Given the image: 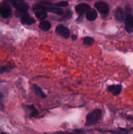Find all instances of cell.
Listing matches in <instances>:
<instances>
[{
  "label": "cell",
  "mask_w": 133,
  "mask_h": 134,
  "mask_svg": "<svg viewBox=\"0 0 133 134\" xmlns=\"http://www.w3.org/2000/svg\"><path fill=\"white\" fill-rule=\"evenodd\" d=\"M47 16L48 15H47L46 11H44V10H40V11H37L35 13V16L40 20L45 19Z\"/></svg>",
  "instance_id": "cell-17"
},
{
  "label": "cell",
  "mask_w": 133,
  "mask_h": 134,
  "mask_svg": "<svg viewBox=\"0 0 133 134\" xmlns=\"http://www.w3.org/2000/svg\"><path fill=\"white\" fill-rule=\"evenodd\" d=\"M108 90L114 96H117L121 93V90H122V86L121 85H110V86H108Z\"/></svg>",
  "instance_id": "cell-10"
},
{
  "label": "cell",
  "mask_w": 133,
  "mask_h": 134,
  "mask_svg": "<svg viewBox=\"0 0 133 134\" xmlns=\"http://www.w3.org/2000/svg\"><path fill=\"white\" fill-rule=\"evenodd\" d=\"M91 9L90 6L87 4L86 3H80L77 5L75 7V10L77 13V14L80 16H82L85 13H87V10H89Z\"/></svg>",
  "instance_id": "cell-8"
},
{
  "label": "cell",
  "mask_w": 133,
  "mask_h": 134,
  "mask_svg": "<svg viewBox=\"0 0 133 134\" xmlns=\"http://www.w3.org/2000/svg\"><path fill=\"white\" fill-rule=\"evenodd\" d=\"M7 1H10V2H13V1H22L23 0H5Z\"/></svg>",
  "instance_id": "cell-25"
},
{
  "label": "cell",
  "mask_w": 133,
  "mask_h": 134,
  "mask_svg": "<svg viewBox=\"0 0 133 134\" xmlns=\"http://www.w3.org/2000/svg\"><path fill=\"white\" fill-rule=\"evenodd\" d=\"M125 14H126L125 20V30L128 33H132L133 32V17L132 16L131 10L129 5L126 7Z\"/></svg>",
  "instance_id": "cell-3"
},
{
  "label": "cell",
  "mask_w": 133,
  "mask_h": 134,
  "mask_svg": "<svg viewBox=\"0 0 133 134\" xmlns=\"http://www.w3.org/2000/svg\"><path fill=\"white\" fill-rule=\"evenodd\" d=\"M86 18L89 21H93L97 17V13L95 9H90L89 10H87L86 14Z\"/></svg>",
  "instance_id": "cell-12"
},
{
  "label": "cell",
  "mask_w": 133,
  "mask_h": 134,
  "mask_svg": "<svg viewBox=\"0 0 133 134\" xmlns=\"http://www.w3.org/2000/svg\"><path fill=\"white\" fill-rule=\"evenodd\" d=\"M12 4L19 13H22V14L27 13L29 9V5L26 3L22 2V1H15L12 2Z\"/></svg>",
  "instance_id": "cell-6"
},
{
  "label": "cell",
  "mask_w": 133,
  "mask_h": 134,
  "mask_svg": "<svg viewBox=\"0 0 133 134\" xmlns=\"http://www.w3.org/2000/svg\"><path fill=\"white\" fill-rule=\"evenodd\" d=\"M95 43V39L91 37H86L83 39V44L86 45H92Z\"/></svg>",
  "instance_id": "cell-18"
},
{
  "label": "cell",
  "mask_w": 133,
  "mask_h": 134,
  "mask_svg": "<svg viewBox=\"0 0 133 134\" xmlns=\"http://www.w3.org/2000/svg\"><path fill=\"white\" fill-rule=\"evenodd\" d=\"M0 82H1V81H0Z\"/></svg>",
  "instance_id": "cell-26"
},
{
  "label": "cell",
  "mask_w": 133,
  "mask_h": 134,
  "mask_svg": "<svg viewBox=\"0 0 133 134\" xmlns=\"http://www.w3.org/2000/svg\"><path fill=\"white\" fill-rule=\"evenodd\" d=\"M68 5L69 3L67 1H60V2L56 3L53 5L56 7H66L68 6Z\"/></svg>",
  "instance_id": "cell-20"
},
{
  "label": "cell",
  "mask_w": 133,
  "mask_h": 134,
  "mask_svg": "<svg viewBox=\"0 0 133 134\" xmlns=\"http://www.w3.org/2000/svg\"><path fill=\"white\" fill-rule=\"evenodd\" d=\"M33 10L40 11V10H44L46 12H52L55 14H59V15H63V10L59 8L55 7H47L45 5H35L33 6Z\"/></svg>",
  "instance_id": "cell-2"
},
{
  "label": "cell",
  "mask_w": 133,
  "mask_h": 134,
  "mask_svg": "<svg viewBox=\"0 0 133 134\" xmlns=\"http://www.w3.org/2000/svg\"><path fill=\"white\" fill-rule=\"evenodd\" d=\"M51 27V24L49 21H43L39 24V28L43 31H48Z\"/></svg>",
  "instance_id": "cell-15"
},
{
  "label": "cell",
  "mask_w": 133,
  "mask_h": 134,
  "mask_svg": "<svg viewBox=\"0 0 133 134\" xmlns=\"http://www.w3.org/2000/svg\"><path fill=\"white\" fill-rule=\"evenodd\" d=\"M72 16V13L71 12V10H67L66 12H65V14H63L62 18H60L59 20H68L69 18H70Z\"/></svg>",
  "instance_id": "cell-19"
},
{
  "label": "cell",
  "mask_w": 133,
  "mask_h": 134,
  "mask_svg": "<svg viewBox=\"0 0 133 134\" xmlns=\"http://www.w3.org/2000/svg\"><path fill=\"white\" fill-rule=\"evenodd\" d=\"M3 96L2 93L0 92V109L3 110L4 105L3 104Z\"/></svg>",
  "instance_id": "cell-21"
},
{
  "label": "cell",
  "mask_w": 133,
  "mask_h": 134,
  "mask_svg": "<svg viewBox=\"0 0 133 134\" xmlns=\"http://www.w3.org/2000/svg\"><path fill=\"white\" fill-rule=\"evenodd\" d=\"M21 23L24 25H31L35 22V20L27 13H23L20 17Z\"/></svg>",
  "instance_id": "cell-9"
},
{
  "label": "cell",
  "mask_w": 133,
  "mask_h": 134,
  "mask_svg": "<svg viewBox=\"0 0 133 134\" xmlns=\"http://www.w3.org/2000/svg\"><path fill=\"white\" fill-rule=\"evenodd\" d=\"M102 117V111L100 109L93 110L87 114L86 119V126H91L95 125L100 120Z\"/></svg>",
  "instance_id": "cell-1"
},
{
  "label": "cell",
  "mask_w": 133,
  "mask_h": 134,
  "mask_svg": "<svg viewBox=\"0 0 133 134\" xmlns=\"http://www.w3.org/2000/svg\"><path fill=\"white\" fill-rule=\"evenodd\" d=\"M74 132H75V133H82V132H83L82 130H76L74 131Z\"/></svg>",
  "instance_id": "cell-24"
},
{
  "label": "cell",
  "mask_w": 133,
  "mask_h": 134,
  "mask_svg": "<svg viewBox=\"0 0 133 134\" xmlns=\"http://www.w3.org/2000/svg\"><path fill=\"white\" fill-rule=\"evenodd\" d=\"M33 90L35 94H36L37 96H38L39 98H42V99H44V98H46V95L43 92L42 89L40 88L39 86L35 85V84L33 85Z\"/></svg>",
  "instance_id": "cell-11"
},
{
  "label": "cell",
  "mask_w": 133,
  "mask_h": 134,
  "mask_svg": "<svg viewBox=\"0 0 133 134\" xmlns=\"http://www.w3.org/2000/svg\"><path fill=\"white\" fill-rule=\"evenodd\" d=\"M40 3L43 4V5H45V6H50V5H52V3L50 2V1H40Z\"/></svg>",
  "instance_id": "cell-22"
},
{
  "label": "cell",
  "mask_w": 133,
  "mask_h": 134,
  "mask_svg": "<svg viewBox=\"0 0 133 134\" xmlns=\"http://www.w3.org/2000/svg\"><path fill=\"white\" fill-rule=\"evenodd\" d=\"M0 15L3 18H8L11 16V9L6 3L0 4Z\"/></svg>",
  "instance_id": "cell-5"
},
{
  "label": "cell",
  "mask_w": 133,
  "mask_h": 134,
  "mask_svg": "<svg viewBox=\"0 0 133 134\" xmlns=\"http://www.w3.org/2000/svg\"><path fill=\"white\" fill-rule=\"evenodd\" d=\"M56 31L59 35L62 36L63 37L66 38V39H68L69 37V36H70V30L66 27L63 26V25H58L56 27Z\"/></svg>",
  "instance_id": "cell-7"
},
{
  "label": "cell",
  "mask_w": 133,
  "mask_h": 134,
  "mask_svg": "<svg viewBox=\"0 0 133 134\" xmlns=\"http://www.w3.org/2000/svg\"><path fill=\"white\" fill-rule=\"evenodd\" d=\"M95 7L97 9L98 11L103 15H106L110 12L109 5L105 1H98V2L95 3Z\"/></svg>",
  "instance_id": "cell-4"
},
{
  "label": "cell",
  "mask_w": 133,
  "mask_h": 134,
  "mask_svg": "<svg viewBox=\"0 0 133 134\" xmlns=\"http://www.w3.org/2000/svg\"><path fill=\"white\" fill-rule=\"evenodd\" d=\"M14 68V65L12 63H8L7 65H4L0 68V73H3L5 72H9Z\"/></svg>",
  "instance_id": "cell-16"
},
{
  "label": "cell",
  "mask_w": 133,
  "mask_h": 134,
  "mask_svg": "<svg viewBox=\"0 0 133 134\" xmlns=\"http://www.w3.org/2000/svg\"><path fill=\"white\" fill-rule=\"evenodd\" d=\"M71 38H72V39L73 41H76V39H77V35H72Z\"/></svg>",
  "instance_id": "cell-23"
},
{
  "label": "cell",
  "mask_w": 133,
  "mask_h": 134,
  "mask_svg": "<svg viewBox=\"0 0 133 134\" xmlns=\"http://www.w3.org/2000/svg\"><path fill=\"white\" fill-rule=\"evenodd\" d=\"M115 18L119 22H123L124 20V13L121 7H117L115 11Z\"/></svg>",
  "instance_id": "cell-13"
},
{
  "label": "cell",
  "mask_w": 133,
  "mask_h": 134,
  "mask_svg": "<svg viewBox=\"0 0 133 134\" xmlns=\"http://www.w3.org/2000/svg\"><path fill=\"white\" fill-rule=\"evenodd\" d=\"M26 109H27V110H29V111L30 118L35 117V116H37L38 115H39V111L37 110V109L35 108V107L33 105H26Z\"/></svg>",
  "instance_id": "cell-14"
}]
</instances>
